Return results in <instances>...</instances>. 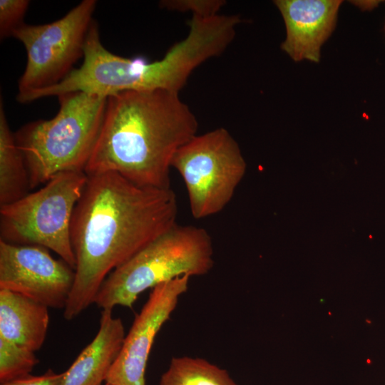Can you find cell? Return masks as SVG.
I'll use <instances>...</instances> for the list:
<instances>
[{
  "instance_id": "6da1fadb",
  "label": "cell",
  "mask_w": 385,
  "mask_h": 385,
  "mask_svg": "<svg viewBox=\"0 0 385 385\" xmlns=\"http://www.w3.org/2000/svg\"><path fill=\"white\" fill-rule=\"evenodd\" d=\"M177 214L171 188L140 186L115 173L88 175L71 220L75 280L65 319L93 304L108 275L177 224Z\"/></svg>"
},
{
  "instance_id": "7a4b0ae2",
  "label": "cell",
  "mask_w": 385,
  "mask_h": 385,
  "mask_svg": "<svg viewBox=\"0 0 385 385\" xmlns=\"http://www.w3.org/2000/svg\"><path fill=\"white\" fill-rule=\"evenodd\" d=\"M178 93L128 91L108 96L86 174L115 173L140 186L171 188L173 158L198 127Z\"/></svg>"
},
{
  "instance_id": "3957f363",
  "label": "cell",
  "mask_w": 385,
  "mask_h": 385,
  "mask_svg": "<svg viewBox=\"0 0 385 385\" xmlns=\"http://www.w3.org/2000/svg\"><path fill=\"white\" fill-rule=\"evenodd\" d=\"M107 98L80 91L60 95L53 118L26 123L14 133L31 189L58 173L85 170L100 133Z\"/></svg>"
},
{
  "instance_id": "277c9868",
  "label": "cell",
  "mask_w": 385,
  "mask_h": 385,
  "mask_svg": "<svg viewBox=\"0 0 385 385\" xmlns=\"http://www.w3.org/2000/svg\"><path fill=\"white\" fill-rule=\"evenodd\" d=\"M214 265L210 235L202 227L178 223L113 270L94 302L102 309L132 308L147 289L183 275L199 276Z\"/></svg>"
},
{
  "instance_id": "5b68a950",
  "label": "cell",
  "mask_w": 385,
  "mask_h": 385,
  "mask_svg": "<svg viewBox=\"0 0 385 385\" xmlns=\"http://www.w3.org/2000/svg\"><path fill=\"white\" fill-rule=\"evenodd\" d=\"M81 66L63 81L49 88L18 96L21 103L71 92L108 97L128 91H177L182 83L183 66L170 52L153 62L137 57L127 58L110 52L103 45L94 21L86 36Z\"/></svg>"
},
{
  "instance_id": "8992f818",
  "label": "cell",
  "mask_w": 385,
  "mask_h": 385,
  "mask_svg": "<svg viewBox=\"0 0 385 385\" xmlns=\"http://www.w3.org/2000/svg\"><path fill=\"white\" fill-rule=\"evenodd\" d=\"M87 179L84 171L63 172L37 191L0 205V240L52 250L75 270L71 220Z\"/></svg>"
},
{
  "instance_id": "52a82bcc",
  "label": "cell",
  "mask_w": 385,
  "mask_h": 385,
  "mask_svg": "<svg viewBox=\"0 0 385 385\" xmlns=\"http://www.w3.org/2000/svg\"><path fill=\"white\" fill-rule=\"evenodd\" d=\"M172 168L184 181L196 219L221 212L233 197L246 163L231 134L219 128L196 135L175 154Z\"/></svg>"
},
{
  "instance_id": "ba28073f",
  "label": "cell",
  "mask_w": 385,
  "mask_h": 385,
  "mask_svg": "<svg viewBox=\"0 0 385 385\" xmlns=\"http://www.w3.org/2000/svg\"><path fill=\"white\" fill-rule=\"evenodd\" d=\"M96 6L95 0H83L55 21L23 24L14 32L12 37L22 43L26 52L16 96L55 86L74 69L75 63L83 57Z\"/></svg>"
},
{
  "instance_id": "9c48e42d",
  "label": "cell",
  "mask_w": 385,
  "mask_h": 385,
  "mask_svg": "<svg viewBox=\"0 0 385 385\" xmlns=\"http://www.w3.org/2000/svg\"><path fill=\"white\" fill-rule=\"evenodd\" d=\"M74 280L75 270L48 249L0 240V289L64 309Z\"/></svg>"
},
{
  "instance_id": "30bf717a",
  "label": "cell",
  "mask_w": 385,
  "mask_h": 385,
  "mask_svg": "<svg viewBox=\"0 0 385 385\" xmlns=\"http://www.w3.org/2000/svg\"><path fill=\"white\" fill-rule=\"evenodd\" d=\"M189 275L154 288L125 335L120 353L105 382L111 385H146L145 370L154 339L188 288Z\"/></svg>"
},
{
  "instance_id": "8fae6325",
  "label": "cell",
  "mask_w": 385,
  "mask_h": 385,
  "mask_svg": "<svg viewBox=\"0 0 385 385\" xmlns=\"http://www.w3.org/2000/svg\"><path fill=\"white\" fill-rule=\"evenodd\" d=\"M286 27L282 49L294 61L319 62L322 44L333 31L339 0H277Z\"/></svg>"
},
{
  "instance_id": "7c38bea8",
  "label": "cell",
  "mask_w": 385,
  "mask_h": 385,
  "mask_svg": "<svg viewBox=\"0 0 385 385\" xmlns=\"http://www.w3.org/2000/svg\"><path fill=\"white\" fill-rule=\"evenodd\" d=\"M122 320L112 309H102L94 339L63 372L62 385H101L117 359L125 339Z\"/></svg>"
},
{
  "instance_id": "4fadbf2b",
  "label": "cell",
  "mask_w": 385,
  "mask_h": 385,
  "mask_svg": "<svg viewBox=\"0 0 385 385\" xmlns=\"http://www.w3.org/2000/svg\"><path fill=\"white\" fill-rule=\"evenodd\" d=\"M49 325L48 307L22 294L0 289V337L34 352Z\"/></svg>"
},
{
  "instance_id": "5bb4252c",
  "label": "cell",
  "mask_w": 385,
  "mask_h": 385,
  "mask_svg": "<svg viewBox=\"0 0 385 385\" xmlns=\"http://www.w3.org/2000/svg\"><path fill=\"white\" fill-rule=\"evenodd\" d=\"M29 173L24 155L9 127L0 100V205L14 202L29 192Z\"/></svg>"
},
{
  "instance_id": "9a60e30c",
  "label": "cell",
  "mask_w": 385,
  "mask_h": 385,
  "mask_svg": "<svg viewBox=\"0 0 385 385\" xmlns=\"http://www.w3.org/2000/svg\"><path fill=\"white\" fill-rule=\"evenodd\" d=\"M160 385H237L227 371L200 358H173Z\"/></svg>"
},
{
  "instance_id": "2e32d148",
  "label": "cell",
  "mask_w": 385,
  "mask_h": 385,
  "mask_svg": "<svg viewBox=\"0 0 385 385\" xmlns=\"http://www.w3.org/2000/svg\"><path fill=\"white\" fill-rule=\"evenodd\" d=\"M38 359L34 351L0 337V382L31 374Z\"/></svg>"
},
{
  "instance_id": "e0dca14e",
  "label": "cell",
  "mask_w": 385,
  "mask_h": 385,
  "mask_svg": "<svg viewBox=\"0 0 385 385\" xmlns=\"http://www.w3.org/2000/svg\"><path fill=\"white\" fill-rule=\"evenodd\" d=\"M29 5L27 0L0 1V37L4 39L24 23L23 19Z\"/></svg>"
},
{
  "instance_id": "ac0fdd59",
  "label": "cell",
  "mask_w": 385,
  "mask_h": 385,
  "mask_svg": "<svg viewBox=\"0 0 385 385\" xmlns=\"http://www.w3.org/2000/svg\"><path fill=\"white\" fill-rule=\"evenodd\" d=\"M225 4L222 0H164L161 7L178 11H191L192 15L201 17H211L218 14L220 9Z\"/></svg>"
},
{
  "instance_id": "d6986e66",
  "label": "cell",
  "mask_w": 385,
  "mask_h": 385,
  "mask_svg": "<svg viewBox=\"0 0 385 385\" xmlns=\"http://www.w3.org/2000/svg\"><path fill=\"white\" fill-rule=\"evenodd\" d=\"M63 379V372L57 374L49 369L45 374L40 376H32L29 374L1 384V385H62Z\"/></svg>"
},
{
  "instance_id": "ffe728a7",
  "label": "cell",
  "mask_w": 385,
  "mask_h": 385,
  "mask_svg": "<svg viewBox=\"0 0 385 385\" xmlns=\"http://www.w3.org/2000/svg\"><path fill=\"white\" fill-rule=\"evenodd\" d=\"M105 385H111V384H107V383H106V384H105Z\"/></svg>"
},
{
  "instance_id": "44dd1931",
  "label": "cell",
  "mask_w": 385,
  "mask_h": 385,
  "mask_svg": "<svg viewBox=\"0 0 385 385\" xmlns=\"http://www.w3.org/2000/svg\"><path fill=\"white\" fill-rule=\"evenodd\" d=\"M384 28H385V26H384Z\"/></svg>"
}]
</instances>
